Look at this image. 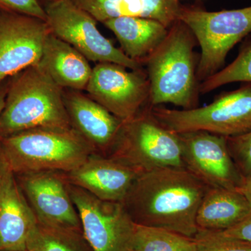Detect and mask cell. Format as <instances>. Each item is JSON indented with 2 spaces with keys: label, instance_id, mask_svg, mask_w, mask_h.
Returning a JSON list of instances; mask_svg holds the SVG:
<instances>
[{
  "label": "cell",
  "instance_id": "cell-18",
  "mask_svg": "<svg viewBox=\"0 0 251 251\" xmlns=\"http://www.w3.org/2000/svg\"><path fill=\"white\" fill-rule=\"evenodd\" d=\"M97 21L119 17L156 20L169 29L178 20L179 0H72Z\"/></svg>",
  "mask_w": 251,
  "mask_h": 251
},
{
  "label": "cell",
  "instance_id": "cell-16",
  "mask_svg": "<svg viewBox=\"0 0 251 251\" xmlns=\"http://www.w3.org/2000/svg\"><path fill=\"white\" fill-rule=\"evenodd\" d=\"M38 221L7 163L0 184V251H26Z\"/></svg>",
  "mask_w": 251,
  "mask_h": 251
},
{
  "label": "cell",
  "instance_id": "cell-32",
  "mask_svg": "<svg viewBox=\"0 0 251 251\" xmlns=\"http://www.w3.org/2000/svg\"><path fill=\"white\" fill-rule=\"evenodd\" d=\"M27 251V250H26V251Z\"/></svg>",
  "mask_w": 251,
  "mask_h": 251
},
{
  "label": "cell",
  "instance_id": "cell-21",
  "mask_svg": "<svg viewBox=\"0 0 251 251\" xmlns=\"http://www.w3.org/2000/svg\"><path fill=\"white\" fill-rule=\"evenodd\" d=\"M27 251H93L82 231L38 223L28 236Z\"/></svg>",
  "mask_w": 251,
  "mask_h": 251
},
{
  "label": "cell",
  "instance_id": "cell-30",
  "mask_svg": "<svg viewBox=\"0 0 251 251\" xmlns=\"http://www.w3.org/2000/svg\"><path fill=\"white\" fill-rule=\"evenodd\" d=\"M6 166V162L5 161L4 156H3L2 153L0 151V184H1V179H2L3 174L5 168Z\"/></svg>",
  "mask_w": 251,
  "mask_h": 251
},
{
  "label": "cell",
  "instance_id": "cell-15",
  "mask_svg": "<svg viewBox=\"0 0 251 251\" xmlns=\"http://www.w3.org/2000/svg\"><path fill=\"white\" fill-rule=\"evenodd\" d=\"M142 173L112 159L93 153L74 171L66 173L69 184L100 200L122 202Z\"/></svg>",
  "mask_w": 251,
  "mask_h": 251
},
{
  "label": "cell",
  "instance_id": "cell-19",
  "mask_svg": "<svg viewBox=\"0 0 251 251\" xmlns=\"http://www.w3.org/2000/svg\"><path fill=\"white\" fill-rule=\"evenodd\" d=\"M103 24L116 36L124 53L143 66L169 29L156 20L145 18H112Z\"/></svg>",
  "mask_w": 251,
  "mask_h": 251
},
{
  "label": "cell",
  "instance_id": "cell-12",
  "mask_svg": "<svg viewBox=\"0 0 251 251\" xmlns=\"http://www.w3.org/2000/svg\"><path fill=\"white\" fill-rule=\"evenodd\" d=\"M15 176L39 224L82 231L66 173L43 171Z\"/></svg>",
  "mask_w": 251,
  "mask_h": 251
},
{
  "label": "cell",
  "instance_id": "cell-13",
  "mask_svg": "<svg viewBox=\"0 0 251 251\" xmlns=\"http://www.w3.org/2000/svg\"><path fill=\"white\" fill-rule=\"evenodd\" d=\"M50 32L44 20L0 9V85L39 64Z\"/></svg>",
  "mask_w": 251,
  "mask_h": 251
},
{
  "label": "cell",
  "instance_id": "cell-3",
  "mask_svg": "<svg viewBox=\"0 0 251 251\" xmlns=\"http://www.w3.org/2000/svg\"><path fill=\"white\" fill-rule=\"evenodd\" d=\"M71 128L63 89L39 64L10 81L0 113V139L36 128Z\"/></svg>",
  "mask_w": 251,
  "mask_h": 251
},
{
  "label": "cell",
  "instance_id": "cell-23",
  "mask_svg": "<svg viewBox=\"0 0 251 251\" xmlns=\"http://www.w3.org/2000/svg\"><path fill=\"white\" fill-rule=\"evenodd\" d=\"M237 82H251V36L243 43L233 62L200 82V94L209 93L222 86Z\"/></svg>",
  "mask_w": 251,
  "mask_h": 251
},
{
  "label": "cell",
  "instance_id": "cell-31",
  "mask_svg": "<svg viewBox=\"0 0 251 251\" xmlns=\"http://www.w3.org/2000/svg\"><path fill=\"white\" fill-rule=\"evenodd\" d=\"M38 1L42 5L43 7L44 8L46 5L49 4L50 3L54 2V1H57V0H38Z\"/></svg>",
  "mask_w": 251,
  "mask_h": 251
},
{
  "label": "cell",
  "instance_id": "cell-5",
  "mask_svg": "<svg viewBox=\"0 0 251 251\" xmlns=\"http://www.w3.org/2000/svg\"><path fill=\"white\" fill-rule=\"evenodd\" d=\"M150 107L123 120L107 156L140 173L161 168H184L179 135L162 125Z\"/></svg>",
  "mask_w": 251,
  "mask_h": 251
},
{
  "label": "cell",
  "instance_id": "cell-26",
  "mask_svg": "<svg viewBox=\"0 0 251 251\" xmlns=\"http://www.w3.org/2000/svg\"><path fill=\"white\" fill-rule=\"evenodd\" d=\"M0 9L29 15L46 21L45 9L38 0H0Z\"/></svg>",
  "mask_w": 251,
  "mask_h": 251
},
{
  "label": "cell",
  "instance_id": "cell-9",
  "mask_svg": "<svg viewBox=\"0 0 251 251\" xmlns=\"http://www.w3.org/2000/svg\"><path fill=\"white\" fill-rule=\"evenodd\" d=\"M69 191L93 251H133L136 224L123 203L99 199L70 184Z\"/></svg>",
  "mask_w": 251,
  "mask_h": 251
},
{
  "label": "cell",
  "instance_id": "cell-7",
  "mask_svg": "<svg viewBox=\"0 0 251 251\" xmlns=\"http://www.w3.org/2000/svg\"><path fill=\"white\" fill-rule=\"evenodd\" d=\"M162 125L176 133L209 132L230 138L251 131V82L237 90L224 92L212 103L189 110L150 107Z\"/></svg>",
  "mask_w": 251,
  "mask_h": 251
},
{
  "label": "cell",
  "instance_id": "cell-10",
  "mask_svg": "<svg viewBox=\"0 0 251 251\" xmlns=\"http://www.w3.org/2000/svg\"><path fill=\"white\" fill-rule=\"evenodd\" d=\"M128 69L115 63H98L85 88L91 99L122 120L150 105L148 74L143 69Z\"/></svg>",
  "mask_w": 251,
  "mask_h": 251
},
{
  "label": "cell",
  "instance_id": "cell-14",
  "mask_svg": "<svg viewBox=\"0 0 251 251\" xmlns=\"http://www.w3.org/2000/svg\"><path fill=\"white\" fill-rule=\"evenodd\" d=\"M64 100L72 128L88 143L95 153L108 156L123 120L78 91L64 92Z\"/></svg>",
  "mask_w": 251,
  "mask_h": 251
},
{
  "label": "cell",
  "instance_id": "cell-17",
  "mask_svg": "<svg viewBox=\"0 0 251 251\" xmlns=\"http://www.w3.org/2000/svg\"><path fill=\"white\" fill-rule=\"evenodd\" d=\"M88 61L50 31L44 43L39 65L62 89L78 91L85 90L92 75Z\"/></svg>",
  "mask_w": 251,
  "mask_h": 251
},
{
  "label": "cell",
  "instance_id": "cell-2",
  "mask_svg": "<svg viewBox=\"0 0 251 251\" xmlns=\"http://www.w3.org/2000/svg\"><path fill=\"white\" fill-rule=\"evenodd\" d=\"M196 44L191 29L177 20L145 60L150 106L171 103L184 110L198 107L200 82L193 51Z\"/></svg>",
  "mask_w": 251,
  "mask_h": 251
},
{
  "label": "cell",
  "instance_id": "cell-24",
  "mask_svg": "<svg viewBox=\"0 0 251 251\" xmlns=\"http://www.w3.org/2000/svg\"><path fill=\"white\" fill-rule=\"evenodd\" d=\"M195 239L199 251H251V242L224 237L217 232L199 229Z\"/></svg>",
  "mask_w": 251,
  "mask_h": 251
},
{
  "label": "cell",
  "instance_id": "cell-22",
  "mask_svg": "<svg viewBox=\"0 0 251 251\" xmlns=\"http://www.w3.org/2000/svg\"><path fill=\"white\" fill-rule=\"evenodd\" d=\"M133 251H199V249L195 237L136 224Z\"/></svg>",
  "mask_w": 251,
  "mask_h": 251
},
{
  "label": "cell",
  "instance_id": "cell-8",
  "mask_svg": "<svg viewBox=\"0 0 251 251\" xmlns=\"http://www.w3.org/2000/svg\"><path fill=\"white\" fill-rule=\"evenodd\" d=\"M46 22L54 36L77 50L89 61L120 64L130 70L143 65L127 57L105 37L97 21L72 0H57L44 6Z\"/></svg>",
  "mask_w": 251,
  "mask_h": 251
},
{
  "label": "cell",
  "instance_id": "cell-11",
  "mask_svg": "<svg viewBox=\"0 0 251 251\" xmlns=\"http://www.w3.org/2000/svg\"><path fill=\"white\" fill-rule=\"evenodd\" d=\"M177 134L184 168L209 187L239 189L244 177L229 153L227 137L203 130Z\"/></svg>",
  "mask_w": 251,
  "mask_h": 251
},
{
  "label": "cell",
  "instance_id": "cell-6",
  "mask_svg": "<svg viewBox=\"0 0 251 251\" xmlns=\"http://www.w3.org/2000/svg\"><path fill=\"white\" fill-rule=\"evenodd\" d=\"M178 20L191 29L201 46L196 74L201 82L219 72L229 51L251 33V6L208 11L181 5Z\"/></svg>",
  "mask_w": 251,
  "mask_h": 251
},
{
  "label": "cell",
  "instance_id": "cell-1",
  "mask_svg": "<svg viewBox=\"0 0 251 251\" xmlns=\"http://www.w3.org/2000/svg\"><path fill=\"white\" fill-rule=\"evenodd\" d=\"M209 188L186 168H158L140 175L122 203L135 224L195 237L198 207Z\"/></svg>",
  "mask_w": 251,
  "mask_h": 251
},
{
  "label": "cell",
  "instance_id": "cell-20",
  "mask_svg": "<svg viewBox=\"0 0 251 251\" xmlns=\"http://www.w3.org/2000/svg\"><path fill=\"white\" fill-rule=\"evenodd\" d=\"M251 214V205L239 191L209 187L198 207V229L221 232L233 227Z\"/></svg>",
  "mask_w": 251,
  "mask_h": 251
},
{
  "label": "cell",
  "instance_id": "cell-28",
  "mask_svg": "<svg viewBox=\"0 0 251 251\" xmlns=\"http://www.w3.org/2000/svg\"><path fill=\"white\" fill-rule=\"evenodd\" d=\"M238 191L247 198L251 205V176L244 178L242 186Z\"/></svg>",
  "mask_w": 251,
  "mask_h": 251
},
{
  "label": "cell",
  "instance_id": "cell-29",
  "mask_svg": "<svg viewBox=\"0 0 251 251\" xmlns=\"http://www.w3.org/2000/svg\"><path fill=\"white\" fill-rule=\"evenodd\" d=\"M9 83H1V85H0V113H1L3 108H4Z\"/></svg>",
  "mask_w": 251,
  "mask_h": 251
},
{
  "label": "cell",
  "instance_id": "cell-4",
  "mask_svg": "<svg viewBox=\"0 0 251 251\" xmlns=\"http://www.w3.org/2000/svg\"><path fill=\"white\" fill-rule=\"evenodd\" d=\"M0 151L11 171L69 173L95 153L73 128H36L0 139Z\"/></svg>",
  "mask_w": 251,
  "mask_h": 251
},
{
  "label": "cell",
  "instance_id": "cell-25",
  "mask_svg": "<svg viewBox=\"0 0 251 251\" xmlns=\"http://www.w3.org/2000/svg\"><path fill=\"white\" fill-rule=\"evenodd\" d=\"M229 153L244 178L251 176V131L227 138Z\"/></svg>",
  "mask_w": 251,
  "mask_h": 251
},
{
  "label": "cell",
  "instance_id": "cell-27",
  "mask_svg": "<svg viewBox=\"0 0 251 251\" xmlns=\"http://www.w3.org/2000/svg\"><path fill=\"white\" fill-rule=\"evenodd\" d=\"M217 232L224 237L251 242V214L233 227Z\"/></svg>",
  "mask_w": 251,
  "mask_h": 251
}]
</instances>
